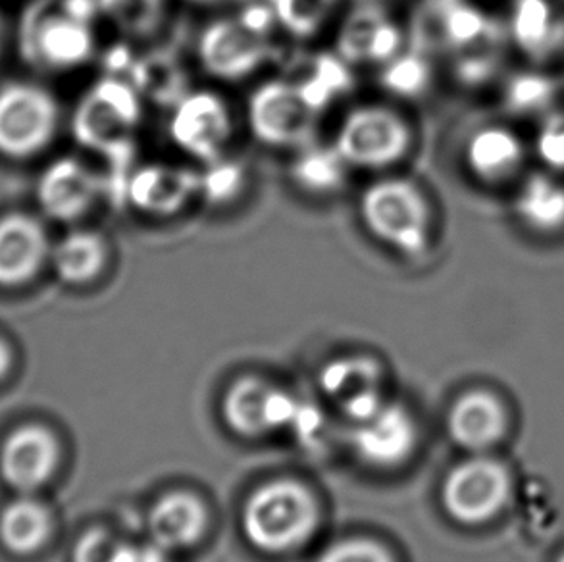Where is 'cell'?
I'll list each match as a JSON object with an SVG mask.
<instances>
[{
	"label": "cell",
	"instance_id": "10",
	"mask_svg": "<svg viewBox=\"0 0 564 562\" xmlns=\"http://www.w3.org/2000/svg\"><path fill=\"white\" fill-rule=\"evenodd\" d=\"M270 33L252 25L243 14L220 18L206 25L198 39V61L210 76L239 82L259 72L272 56Z\"/></svg>",
	"mask_w": 564,
	"mask_h": 562
},
{
	"label": "cell",
	"instance_id": "39",
	"mask_svg": "<svg viewBox=\"0 0 564 562\" xmlns=\"http://www.w3.org/2000/svg\"><path fill=\"white\" fill-rule=\"evenodd\" d=\"M112 562H172L169 551L149 543H120Z\"/></svg>",
	"mask_w": 564,
	"mask_h": 562
},
{
	"label": "cell",
	"instance_id": "18",
	"mask_svg": "<svg viewBox=\"0 0 564 562\" xmlns=\"http://www.w3.org/2000/svg\"><path fill=\"white\" fill-rule=\"evenodd\" d=\"M403 48V31L375 4L355 8L337 35V53L347 64H388Z\"/></svg>",
	"mask_w": 564,
	"mask_h": 562
},
{
	"label": "cell",
	"instance_id": "3",
	"mask_svg": "<svg viewBox=\"0 0 564 562\" xmlns=\"http://www.w3.org/2000/svg\"><path fill=\"white\" fill-rule=\"evenodd\" d=\"M62 130L61 102L33 79L0 84V159L23 164L45 154Z\"/></svg>",
	"mask_w": 564,
	"mask_h": 562
},
{
	"label": "cell",
	"instance_id": "11",
	"mask_svg": "<svg viewBox=\"0 0 564 562\" xmlns=\"http://www.w3.org/2000/svg\"><path fill=\"white\" fill-rule=\"evenodd\" d=\"M37 210L0 213V291L30 288L48 270L53 237Z\"/></svg>",
	"mask_w": 564,
	"mask_h": 562
},
{
	"label": "cell",
	"instance_id": "30",
	"mask_svg": "<svg viewBox=\"0 0 564 562\" xmlns=\"http://www.w3.org/2000/svg\"><path fill=\"white\" fill-rule=\"evenodd\" d=\"M305 95L308 102L318 112L328 107L332 100L341 97L351 87V74L347 69V62L332 56L311 58L305 72L291 79Z\"/></svg>",
	"mask_w": 564,
	"mask_h": 562
},
{
	"label": "cell",
	"instance_id": "14",
	"mask_svg": "<svg viewBox=\"0 0 564 562\" xmlns=\"http://www.w3.org/2000/svg\"><path fill=\"white\" fill-rule=\"evenodd\" d=\"M530 143L509 122L480 126L466 139L465 166L476 182L488 187L517 185L527 174Z\"/></svg>",
	"mask_w": 564,
	"mask_h": 562
},
{
	"label": "cell",
	"instance_id": "19",
	"mask_svg": "<svg viewBox=\"0 0 564 562\" xmlns=\"http://www.w3.org/2000/svg\"><path fill=\"white\" fill-rule=\"evenodd\" d=\"M416 424L403 407L381 404L378 411L357 422L355 448L360 458L378 468L403 464L416 448Z\"/></svg>",
	"mask_w": 564,
	"mask_h": 562
},
{
	"label": "cell",
	"instance_id": "32",
	"mask_svg": "<svg viewBox=\"0 0 564 562\" xmlns=\"http://www.w3.org/2000/svg\"><path fill=\"white\" fill-rule=\"evenodd\" d=\"M530 149L540 166L564 175V102L538 122Z\"/></svg>",
	"mask_w": 564,
	"mask_h": 562
},
{
	"label": "cell",
	"instance_id": "41",
	"mask_svg": "<svg viewBox=\"0 0 564 562\" xmlns=\"http://www.w3.org/2000/svg\"><path fill=\"white\" fill-rule=\"evenodd\" d=\"M4 48H7V22H4V15L0 12V58L4 54Z\"/></svg>",
	"mask_w": 564,
	"mask_h": 562
},
{
	"label": "cell",
	"instance_id": "28",
	"mask_svg": "<svg viewBox=\"0 0 564 562\" xmlns=\"http://www.w3.org/2000/svg\"><path fill=\"white\" fill-rule=\"evenodd\" d=\"M131 85L141 97H147L162 107H176L180 100L191 91L189 77L185 74L184 64L174 54L153 51L141 58L131 61Z\"/></svg>",
	"mask_w": 564,
	"mask_h": 562
},
{
	"label": "cell",
	"instance_id": "24",
	"mask_svg": "<svg viewBox=\"0 0 564 562\" xmlns=\"http://www.w3.org/2000/svg\"><path fill=\"white\" fill-rule=\"evenodd\" d=\"M147 528L151 541L169 553L193 548L205 536L206 509L195 495L172 491L154 502Z\"/></svg>",
	"mask_w": 564,
	"mask_h": 562
},
{
	"label": "cell",
	"instance_id": "9",
	"mask_svg": "<svg viewBox=\"0 0 564 562\" xmlns=\"http://www.w3.org/2000/svg\"><path fill=\"white\" fill-rule=\"evenodd\" d=\"M105 193L107 180L72 154L51 160L33 187L37 213L45 220L64 226L84 220Z\"/></svg>",
	"mask_w": 564,
	"mask_h": 562
},
{
	"label": "cell",
	"instance_id": "6",
	"mask_svg": "<svg viewBox=\"0 0 564 562\" xmlns=\"http://www.w3.org/2000/svg\"><path fill=\"white\" fill-rule=\"evenodd\" d=\"M334 147L351 167L383 170L409 154L412 130L406 118L393 108L362 105L345 116Z\"/></svg>",
	"mask_w": 564,
	"mask_h": 562
},
{
	"label": "cell",
	"instance_id": "16",
	"mask_svg": "<svg viewBox=\"0 0 564 562\" xmlns=\"http://www.w3.org/2000/svg\"><path fill=\"white\" fill-rule=\"evenodd\" d=\"M297 414L293 397L254 378L237 381L224 397V419L231 430L249 437L288 428Z\"/></svg>",
	"mask_w": 564,
	"mask_h": 562
},
{
	"label": "cell",
	"instance_id": "1",
	"mask_svg": "<svg viewBox=\"0 0 564 562\" xmlns=\"http://www.w3.org/2000/svg\"><path fill=\"white\" fill-rule=\"evenodd\" d=\"M143 118V105L130 79L116 74L99 79L77 102L69 120L72 138L87 151L107 156L123 190L133 156V139Z\"/></svg>",
	"mask_w": 564,
	"mask_h": 562
},
{
	"label": "cell",
	"instance_id": "7",
	"mask_svg": "<svg viewBox=\"0 0 564 562\" xmlns=\"http://www.w3.org/2000/svg\"><path fill=\"white\" fill-rule=\"evenodd\" d=\"M321 112L291 79L260 85L249 99V126L260 143L280 149L311 144Z\"/></svg>",
	"mask_w": 564,
	"mask_h": 562
},
{
	"label": "cell",
	"instance_id": "20",
	"mask_svg": "<svg viewBox=\"0 0 564 562\" xmlns=\"http://www.w3.org/2000/svg\"><path fill=\"white\" fill-rule=\"evenodd\" d=\"M112 260V245L99 229L69 226L54 239L48 259L51 274L66 288H87L102 278Z\"/></svg>",
	"mask_w": 564,
	"mask_h": 562
},
{
	"label": "cell",
	"instance_id": "34",
	"mask_svg": "<svg viewBox=\"0 0 564 562\" xmlns=\"http://www.w3.org/2000/svg\"><path fill=\"white\" fill-rule=\"evenodd\" d=\"M432 82V66L430 62L419 53L397 54L393 61L386 64L383 72V85L389 91L403 97H416L426 91Z\"/></svg>",
	"mask_w": 564,
	"mask_h": 562
},
{
	"label": "cell",
	"instance_id": "42",
	"mask_svg": "<svg viewBox=\"0 0 564 562\" xmlns=\"http://www.w3.org/2000/svg\"><path fill=\"white\" fill-rule=\"evenodd\" d=\"M198 2H216V0H198Z\"/></svg>",
	"mask_w": 564,
	"mask_h": 562
},
{
	"label": "cell",
	"instance_id": "8",
	"mask_svg": "<svg viewBox=\"0 0 564 562\" xmlns=\"http://www.w3.org/2000/svg\"><path fill=\"white\" fill-rule=\"evenodd\" d=\"M511 474L488 456L458 464L443 484V505L453 520L465 526L488 525L511 501Z\"/></svg>",
	"mask_w": 564,
	"mask_h": 562
},
{
	"label": "cell",
	"instance_id": "43",
	"mask_svg": "<svg viewBox=\"0 0 564 562\" xmlns=\"http://www.w3.org/2000/svg\"><path fill=\"white\" fill-rule=\"evenodd\" d=\"M557 562H564V555H563V556H561V559H558V561H557Z\"/></svg>",
	"mask_w": 564,
	"mask_h": 562
},
{
	"label": "cell",
	"instance_id": "44",
	"mask_svg": "<svg viewBox=\"0 0 564 562\" xmlns=\"http://www.w3.org/2000/svg\"><path fill=\"white\" fill-rule=\"evenodd\" d=\"M563 2H564V0H563Z\"/></svg>",
	"mask_w": 564,
	"mask_h": 562
},
{
	"label": "cell",
	"instance_id": "37",
	"mask_svg": "<svg viewBox=\"0 0 564 562\" xmlns=\"http://www.w3.org/2000/svg\"><path fill=\"white\" fill-rule=\"evenodd\" d=\"M318 562H391V556L375 541L345 540L324 551Z\"/></svg>",
	"mask_w": 564,
	"mask_h": 562
},
{
	"label": "cell",
	"instance_id": "33",
	"mask_svg": "<svg viewBox=\"0 0 564 562\" xmlns=\"http://www.w3.org/2000/svg\"><path fill=\"white\" fill-rule=\"evenodd\" d=\"M337 0H275V15L283 28L295 35L308 37L321 30Z\"/></svg>",
	"mask_w": 564,
	"mask_h": 562
},
{
	"label": "cell",
	"instance_id": "2",
	"mask_svg": "<svg viewBox=\"0 0 564 562\" xmlns=\"http://www.w3.org/2000/svg\"><path fill=\"white\" fill-rule=\"evenodd\" d=\"M359 214L370 236L404 257L422 255L434 236L432 203L409 177L370 183L360 195Z\"/></svg>",
	"mask_w": 564,
	"mask_h": 562
},
{
	"label": "cell",
	"instance_id": "40",
	"mask_svg": "<svg viewBox=\"0 0 564 562\" xmlns=\"http://www.w3.org/2000/svg\"><path fill=\"white\" fill-rule=\"evenodd\" d=\"M12 365H14V353H12V347H10V343L0 335V381L7 378Z\"/></svg>",
	"mask_w": 564,
	"mask_h": 562
},
{
	"label": "cell",
	"instance_id": "23",
	"mask_svg": "<svg viewBox=\"0 0 564 562\" xmlns=\"http://www.w3.org/2000/svg\"><path fill=\"white\" fill-rule=\"evenodd\" d=\"M514 214L524 228L538 236L553 237L564 231V175L550 170H532L517 183Z\"/></svg>",
	"mask_w": 564,
	"mask_h": 562
},
{
	"label": "cell",
	"instance_id": "17",
	"mask_svg": "<svg viewBox=\"0 0 564 562\" xmlns=\"http://www.w3.org/2000/svg\"><path fill=\"white\" fill-rule=\"evenodd\" d=\"M198 193L200 174L172 164H145L133 170L126 183V201L139 213L154 218L176 216Z\"/></svg>",
	"mask_w": 564,
	"mask_h": 562
},
{
	"label": "cell",
	"instance_id": "27",
	"mask_svg": "<svg viewBox=\"0 0 564 562\" xmlns=\"http://www.w3.org/2000/svg\"><path fill=\"white\" fill-rule=\"evenodd\" d=\"M561 93L563 85L550 68L527 66L503 76L501 105L509 118L540 122L561 105Z\"/></svg>",
	"mask_w": 564,
	"mask_h": 562
},
{
	"label": "cell",
	"instance_id": "4",
	"mask_svg": "<svg viewBox=\"0 0 564 562\" xmlns=\"http://www.w3.org/2000/svg\"><path fill=\"white\" fill-rule=\"evenodd\" d=\"M318 525L313 495L293 479H274L249 497L243 530L254 548L288 553L305 545Z\"/></svg>",
	"mask_w": 564,
	"mask_h": 562
},
{
	"label": "cell",
	"instance_id": "21",
	"mask_svg": "<svg viewBox=\"0 0 564 562\" xmlns=\"http://www.w3.org/2000/svg\"><path fill=\"white\" fill-rule=\"evenodd\" d=\"M321 386L329 401L355 422L367 419L386 403L380 370L370 358H337L324 368Z\"/></svg>",
	"mask_w": 564,
	"mask_h": 562
},
{
	"label": "cell",
	"instance_id": "26",
	"mask_svg": "<svg viewBox=\"0 0 564 562\" xmlns=\"http://www.w3.org/2000/svg\"><path fill=\"white\" fill-rule=\"evenodd\" d=\"M53 515L33 495H15L0 510V545L14 556H31L53 536Z\"/></svg>",
	"mask_w": 564,
	"mask_h": 562
},
{
	"label": "cell",
	"instance_id": "12",
	"mask_svg": "<svg viewBox=\"0 0 564 562\" xmlns=\"http://www.w3.org/2000/svg\"><path fill=\"white\" fill-rule=\"evenodd\" d=\"M231 136V112L218 93H187L170 118V139L180 151L205 164L224 156Z\"/></svg>",
	"mask_w": 564,
	"mask_h": 562
},
{
	"label": "cell",
	"instance_id": "31",
	"mask_svg": "<svg viewBox=\"0 0 564 562\" xmlns=\"http://www.w3.org/2000/svg\"><path fill=\"white\" fill-rule=\"evenodd\" d=\"M100 12L130 37H149L166 18V0H97Z\"/></svg>",
	"mask_w": 564,
	"mask_h": 562
},
{
	"label": "cell",
	"instance_id": "35",
	"mask_svg": "<svg viewBox=\"0 0 564 562\" xmlns=\"http://www.w3.org/2000/svg\"><path fill=\"white\" fill-rule=\"evenodd\" d=\"M245 187V170L234 160H214L200 172V193L210 205H228Z\"/></svg>",
	"mask_w": 564,
	"mask_h": 562
},
{
	"label": "cell",
	"instance_id": "25",
	"mask_svg": "<svg viewBox=\"0 0 564 562\" xmlns=\"http://www.w3.org/2000/svg\"><path fill=\"white\" fill-rule=\"evenodd\" d=\"M509 419L503 403L486 391H470L453 404L449 433L455 443L468 451H486L503 440Z\"/></svg>",
	"mask_w": 564,
	"mask_h": 562
},
{
	"label": "cell",
	"instance_id": "36",
	"mask_svg": "<svg viewBox=\"0 0 564 562\" xmlns=\"http://www.w3.org/2000/svg\"><path fill=\"white\" fill-rule=\"evenodd\" d=\"M458 54L455 77L466 87H484L503 76V58L497 45L478 46Z\"/></svg>",
	"mask_w": 564,
	"mask_h": 562
},
{
	"label": "cell",
	"instance_id": "15",
	"mask_svg": "<svg viewBox=\"0 0 564 562\" xmlns=\"http://www.w3.org/2000/svg\"><path fill=\"white\" fill-rule=\"evenodd\" d=\"M61 445L45 425L14 428L0 445V478L15 495H35L53 479Z\"/></svg>",
	"mask_w": 564,
	"mask_h": 562
},
{
	"label": "cell",
	"instance_id": "29",
	"mask_svg": "<svg viewBox=\"0 0 564 562\" xmlns=\"http://www.w3.org/2000/svg\"><path fill=\"white\" fill-rule=\"evenodd\" d=\"M349 167L336 147L305 144L291 162L290 174L299 190L328 195L344 187Z\"/></svg>",
	"mask_w": 564,
	"mask_h": 562
},
{
	"label": "cell",
	"instance_id": "13",
	"mask_svg": "<svg viewBox=\"0 0 564 562\" xmlns=\"http://www.w3.org/2000/svg\"><path fill=\"white\" fill-rule=\"evenodd\" d=\"M505 35L528 66L551 68L564 58L563 0H511Z\"/></svg>",
	"mask_w": 564,
	"mask_h": 562
},
{
	"label": "cell",
	"instance_id": "22",
	"mask_svg": "<svg viewBox=\"0 0 564 562\" xmlns=\"http://www.w3.org/2000/svg\"><path fill=\"white\" fill-rule=\"evenodd\" d=\"M420 28V37H432L434 43H442L457 53L496 45L499 33V25L466 0H434Z\"/></svg>",
	"mask_w": 564,
	"mask_h": 562
},
{
	"label": "cell",
	"instance_id": "5",
	"mask_svg": "<svg viewBox=\"0 0 564 562\" xmlns=\"http://www.w3.org/2000/svg\"><path fill=\"white\" fill-rule=\"evenodd\" d=\"M20 45L33 68L61 74L82 68L95 54L91 20L76 14L64 2L31 8L22 23Z\"/></svg>",
	"mask_w": 564,
	"mask_h": 562
},
{
	"label": "cell",
	"instance_id": "38",
	"mask_svg": "<svg viewBox=\"0 0 564 562\" xmlns=\"http://www.w3.org/2000/svg\"><path fill=\"white\" fill-rule=\"evenodd\" d=\"M122 541H116L105 530H89L77 540L72 561L74 562H112Z\"/></svg>",
	"mask_w": 564,
	"mask_h": 562
}]
</instances>
